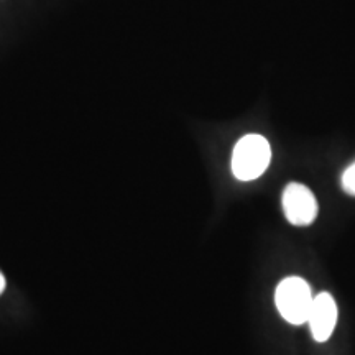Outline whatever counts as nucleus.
I'll use <instances>...</instances> for the list:
<instances>
[{
	"label": "nucleus",
	"mask_w": 355,
	"mask_h": 355,
	"mask_svg": "<svg viewBox=\"0 0 355 355\" xmlns=\"http://www.w3.org/2000/svg\"><path fill=\"white\" fill-rule=\"evenodd\" d=\"M3 290H6V277L0 272V295H2Z\"/></svg>",
	"instance_id": "423d86ee"
},
{
	"label": "nucleus",
	"mask_w": 355,
	"mask_h": 355,
	"mask_svg": "<svg viewBox=\"0 0 355 355\" xmlns=\"http://www.w3.org/2000/svg\"><path fill=\"white\" fill-rule=\"evenodd\" d=\"M313 293L308 283L300 277H288L279 282L275 291V303L283 319L295 326L308 321L313 304Z\"/></svg>",
	"instance_id": "f03ea898"
},
{
	"label": "nucleus",
	"mask_w": 355,
	"mask_h": 355,
	"mask_svg": "<svg viewBox=\"0 0 355 355\" xmlns=\"http://www.w3.org/2000/svg\"><path fill=\"white\" fill-rule=\"evenodd\" d=\"M272 159V148L265 137L250 133L242 137L232 153V171L237 180L252 181L261 176Z\"/></svg>",
	"instance_id": "f257e3e1"
},
{
	"label": "nucleus",
	"mask_w": 355,
	"mask_h": 355,
	"mask_svg": "<svg viewBox=\"0 0 355 355\" xmlns=\"http://www.w3.org/2000/svg\"><path fill=\"white\" fill-rule=\"evenodd\" d=\"M283 212L293 225L304 227L318 217V201L309 188L300 183H290L283 191Z\"/></svg>",
	"instance_id": "7ed1b4c3"
},
{
	"label": "nucleus",
	"mask_w": 355,
	"mask_h": 355,
	"mask_svg": "<svg viewBox=\"0 0 355 355\" xmlns=\"http://www.w3.org/2000/svg\"><path fill=\"white\" fill-rule=\"evenodd\" d=\"M314 340L326 343L334 332L337 324V304L329 293H319L311 304L308 321Z\"/></svg>",
	"instance_id": "20e7f679"
},
{
	"label": "nucleus",
	"mask_w": 355,
	"mask_h": 355,
	"mask_svg": "<svg viewBox=\"0 0 355 355\" xmlns=\"http://www.w3.org/2000/svg\"><path fill=\"white\" fill-rule=\"evenodd\" d=\"M343 188L350 196H355V163H352L343 175Z\"/></svg>",
	"instance_id": "39448f33"
}]
</instances>
